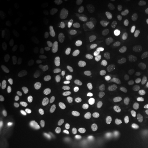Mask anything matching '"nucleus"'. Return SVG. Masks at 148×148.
Returning a JSON list of instances; mask_svg holds the SVG:
<instances>
[{"label":"nucleus","mask_w":148,"mask_h":148,"mask_svg":"<svg viewBox=\"0 0 148 148\" xmlns=\"http://www.w3.org/2000/svg\"><path fill=\"white\" fill-rule=\"evenodd\" d=\"M5 118L6 120L7 123L10 126H14L15 125L17 121V112L15 107L12 105H9L5 108L4 111Z\"/></svg>","instance_id":"6e6552de"},{"label":"nucleus","mask_w":148,"mask_h":148,"mask_svg":"<svg viewBox=\"0 0 148 148\" xmlns=\"http://www.w3.org/2000/svg\"><path fill=\"white\" fill-rule=\"evenodd\" d=\"M147 68H148V65H147Z\"/></svg>","instance_id":"f704fd0d"},{"label":"nucleus","mask_w":148,"mask_h":148,"mask_svg":"<svg viewBox=\"0 0 148 148\" xmlns=\"http://www.w3.org/2000/svg\"><path fill=\"white\" fill-rule=\"evenodd\" d=\"M79 100L83 106L90 110H96L98 107V101L95 97L87 90H82L79 95Z\"/></svg>","instance_id":"39448f33"},{"label":"nucleus","mask_w":148,"mask_h":148,"mask_svg":"<svg viewBox=\"0 0 148 148\" xmlns=\"http://www.w3.org/2000/svg\"><path fill=\"white\" fill-rule=\"evenodd\" d=\"M138 10L143 12H148V0H138L135 2Z\"/></svg>","instance_id":"c85d7f7f"},{"label":"nucleus","mask_w":148,"mask_h":148,"mask_svg":"<svg viewBox=\"0 0 148 148\" xmlns=\"http://www.w3.org/2000/svg\"><path fill=\"white\" fill-rule=\"evenodd\" d=\"M36 18L41 23H45L49 18V14L47 10L44 7H38L35 11Z\"/></svg>","instance_id":"412c9836"},{"label":"nucleus","mask_w":148,"mask_h":148,"mask_svg":"<svg viewBox=\"0 0 148 148\" xmlns=\"http://www.w3.org/2000/svg\"><path fill=\"white\" fill-rule=\"evenodd\" d=\"M30 148H42V145L38 139H33L30 142Z\"/></svg>","instance_id":"7c9ffc66"},{"label":"nucleus","mask_w":148,"mask_h":148,"mask_svg":"<svg viewBox=\"0 0 148 148\" xmlns=\"http://www.w3.org/2000/svg\"><path fill=\"white\" fill-rule=\"evenodd\" d=\"M145 108L143 103L135 105L129 122V126L133 132H138L143 129L145 124Z\"/></svg>","instance_id":"f257e3e1"},{"label":"nucleus","mask_w":148,"mask_h":148,"mask_svg":"<svg viewBox=\"0 0 148 148\" xmlns=\"http://www.w3.org/2000/svg\"><path fill=\"white\" fill-rule=\"evenodd\" d=\"M145 96H146V99H147V101L148 103V85L147 86V88H146V90H145Z\"/></svg>","instance_id":"473e14b6"},{"label":"nucleus","mask_w":148,"mask_h":148,"mask_svg":"<svg viewBox=\"0 0 148 148\" xmlns=\"http://www.w3.org/2000/svg\"><path fill=\"white\" fill-rule=\"evenodd\" d=\"M21 34L25 39L29 40L32 38V32H31L30 27L28 23L26 21L23 22L21 25Z\"/></svg>","instance_id":"b1692460"},{"label":"nucleus","mask_w":148,"mask_h":148,"mask_svg":"<svg viewBox=\"0 0 148 148\" xmlns=\"http://www.w3.org/2000/svg\"><path fill=\"white\" fill-rule=\"evenodd\" d=\"M84 128L85 132L88 134H92L97 129V120L93 116L88 117L84 122Z\"/></svg>","instance_id":"f3484780"},{"label":"nucleus","mask_w":148,"mask_h":148,"mask_svg":"<svg viewBox=\"0 0 148 148\" xmlns=\"http://www.w3.org/2000/svg\"><path fill=\"white\" fill-rule=\"evenodd\" d=\"M122 88H123V85L119 79H114L111 83L110 92L113 96L119 95L122 91Z\"/></svg>","instance_id":"4be33fe9"},{"label":"nucleus","mask_w":148,"mask_h":148,"mask_svg":"<svg viewBox=\"0 0 148 148\" xmlns=\"http://www.w3.org/2000/svg\"><path fill=\"white\" fill-rule=\"evenodd\" d=\"M51 49V45L49 43L42 44L40 47L37 49L36 53V60L37 62H41L45 60L47 55L49 53Z\"/></svg>","instance_id":"f8f14e48"},{"label":"nucleus","mask_w":148,"mask_h":148,"mask_svg":"<svg viewBox=\"0 0 148 148\" xmlns=\"http://www.w3.org/2000/svg\"><path fill=\"white\" fill-rule=\"evenodd\" d=\"M45 148H55V147H54V146H53V145H52V144L49 143V144H47Z\"/></svg>","instance_id":"72a5a7b5"},{"label":"nucleus","mask_w":148,"mask_h":148,"mask_svg":"<svg viewBox=\"0 0 148 148\" xmlns=\"http://www.w3.org/2000/svg\"><path fill=\"white\" fill-rule=\"evenodd\" d=\"M110 123L114 127H121L125 125L126 120L122 117H119V116H115V117H113L111 119Z\"/></svg>","instance_id":"cd10ccee"},{"label":"nucleus","mask_w":148,"mask_h":148,"mask_svg":"<svg viewBox=\"0 0 148 148\" xmlns=\"http://www.w3.org/2000/svg\"><path fill=\"white\" fill-rule=\"evenodd\" d=\"M0 40L3 47L9 49L15 42L16 37L10 29L2 25L0 27Z\"/></svg>","instance_id":"20e7f679"},{"label":"nucleus","mask_w":148,"mask_h":148,"mask_svg":"<svg viewBox=\"0 0 148 148\" xmlns=\"http://www.w3.org/2000/svg\"><path fill=\"white\" fill-rule=\"evenodd\" d=\"M61 116L58 111L53 110L49 116V126L52 130L59 128L61 125Z\"/></svg>","instance_id":"9b49d317"},{"label":"nucleus","mask_w":148,"mask_h":148,"mask_svg":"<svg viewBox=\"0 0 148 148\" xmlns=\"http://www.w3.org/2000/svg\"><path fill=\"white\" fill-rule=\"evenodd\" d=\"M136 148H148V142L147 141H142L138 143Z\"/></svg>","instance_id":"2f4dec72"},{"label":"nucleus","mask_w":148,"mask_h":148,"mask_svg":"<svg viewBox=\"0 0 148 148\" xmlns=\"http://www.w3.org/2000/svg\"><path fill=\"white\" fill-rule=\"evenodd\" d=\"M107 51L110 60L114 62H119L121 57V49L119 47L112 44L107 47Z\"/></svg>","instance_id":"9d476101"},{"label":"nucleus","mask_w":148,"mask_h":148,"mask_svg":"<svg viewBox=\"0 0 148 148\" xmlns=\"http://www.w3.org/2000/svg\"><path fill=\"white\" fill-rule=\"evenodd\" d=\"M14 80L13 77L11 75H6L3 82V92L6 95H10L12 91H13Z\"/></svg>","instance_id":"a211bd4d"},{"label":"nucleus","mask_w":148,"mask_h":148,"mask_svg":"<svg viewBox=\"0 0 148 148\" xmlns=\"http://www.w3.org/2000/svg\"><path fill=\"white\" fill-rule=\"evenodd\" d=\"M25 140L21 135H16L12 138L10 142V148H24Z\"/></svg>","instance_id":"5701e85b"},{"label":"nucleus","mask_w":148,"mask_h":148,"mask_svg":"<svg viewBox=\"0 0 148 148\" xmlns=\"http://www.w3.org/2000/svg\"><path fill=\"white\" fill-rule=\"evenodd\" d=\"M116 108L119 111L121 117L123 119H126L132 115V109L126 103L120 101L116 104Z\"/></svg>","instance_id":"2eb2a0df"},{"label":"nucleus","mask_w":148,"mask_h":148,"mask_svg":"<svg viewBox=\"0 0 148 148\" xmlns=\"http://www.w3.org/2000/svg\"><path fill=\"white\" fill-rule=\"evenodd\" d=\"M31 80L34 84L35 88L38 91L41 92H46L49 90V86H48L45 79L38 73H32L31 75Z\"/></svg>","instance_id":"0eeeda50"},{"label":"nucleus","mask_w":148,"mask_h":148,"mask_svg":"<svg viewBox=\"0 0 148 148\" xmlns=\"http://www.w3.org/2000/svg\"><path fill=\"white\" fill-rule=\"evenodd\" d=\"M108 31L110 36L114 37V38H120L121 36L122 32L121 29L115 24H111V25H109L108 27Z\"/></svg>","instance_id":"393cba45"},{"label":"nucleus","mask_w":148,"mask_h":148,"mask_svg":"<svg viewBox=\"0 0 148 148\" xmlns=\"http://www.w3.org/2000/svg\"><path fill=\"white\" fill-rule=\"evenodd\" d=\"M82 60V54L80 51L75 50L71 53L69 57V60L71 64H77Z\"/></svg>","instance_id":"bb28decb"},{"label":"nucleus","mask_w":148,"mask_h":148,"mask_svg":"<svg viewBox=\"0 0 148 148\" xmlns=\"http://www.w3.org/2000/svg\"><path fill=\"white\" fill-rule=\"evenodd\" d=\"M94 71L88 67H81L75 72V75L79 80L82 82H88L94 77Z\"/></svg>","instance_id":"1a4fd4ad"},{"label":"nucleus","mask_w":148,"mask_h":148,"mask_svg":"<svg viewBox=\"0 0 148 148\" xmlns=\"http://www.w3.org/2000/svg\"><path fill=\"white\" fill-rule=\"evenodd\" d=\"M123 75L125 77L123 84L125 88L132 92H136L138 88V82L132 66L130 64H125L123 66Z\"/></svg>","instance_id":"7ed1b4c3"},{"label":"nucleus","mask_w":148,"mask_h":148,"mask_svg":"<svg viewBox=\"0 0 148 148\" xmlns=\"http://www.w3.org/2000/svg\"><path fill=\"white\" fill-rule=\"evenodd\" d=\"M11 75L13 77V97L17 101H21L25 93V80L23 73L17 71H11Z\"/></svg>","instance_id":"f03ea898"},{"label":"nucleus","mask_w":148,"mask_h":148,"mask_svg":"<svg viewBox=\"0 0 148 148\" xmlns=\"http://www.w3.org/2000/svg\"><path fill=\"white\" fill-rule=\"evenodd\" d=\"M97 145L101 147H112L117 145V142L113 138L108 137H101L97 140Z\"/></svg>","instance_id":"aec40b11"},{"label":"nucleus","mask_w":148,"mask_h":148,"mask_svg":"<svg viewBox=\"0 0 148 148\" xmlns=\"http://www.w3.org/2000/svg\"><path fill=\"white\" fill-rule=\"evenodd\" d=\"M35 110V101L32 97H28L25 100L23 106V111L26 116L32 115Z\"/></svg>","instance_id":"dca6fc26"},{"label":"nucleus","mask_w":148,"mask_h":148,"mask_svg":"<svg viewBox=\"0 0 148 148\" xmlns=\"http://www.w3.org/2000/svg\"><path fill=\"white\" fill-rule=\"evenodd\" d=\"M14 62L18 66H27L29 64V59L25 51H19L15 53L14 56Z\"/></svg>","instance_id":"4468645a"},{"label":"nucleus","mask_w":148,"mask_h":148,"mask_svg":"<svg viewBox=\"0 0 148 148\" xmlns=\"http://www.w3.org/2000/svg\"><path fill=\"white\" fill-rule=\"evenodd\" d=\"M45 119V115H44L43 112H38L33 116L30 121V126L33 129L38 128L40 125H42V122Z\"/></svg>","instance_id":"6ab92c4d"},{"label":"nucleus","mask_w":148,"mask_h":148,"mask_svg":"<svg viewBox=\"0 0 148 148\" xmlns=\"http://www.w3.org/2000/svg\"><path fill=\"white\" fill-rule=\"evenodd\" d=\"M56 73L57 75L61 77H66L69 75V71H68L67 68L62 64H60L57 66L56 69Z\"/></svg>","instance_id":"c756f323"},{"label":"nucleus","mask_w":148,"mask_h":148,"mask_svg":"<svg viewBox=\"0 0 148 148\" xmlns=\"http://www.w3.org/2000/svg\"><path fill=\"white\" fill-rule=\"evenodd\" d=\"M145 24L141 21L133 20L127 24L125 28V35L128 38H134L143 31Z\"/></svg>","instance_id":"423d86ee"},{"label":"nucleus","mask_w":148,"mask_h":148,"mask_svg":"<svg viewBox=\"0 0 148 148\" xmlns=\"http://www.w3.org/2000/svg\"><path fill=\"white\" fill-rule=\"evenodd\" d=\"M99 132L102 135H104V136H106V135L110 134V126L108 120L103 119L101 121L100 125H99Z\"/></svg>","instance_id":"a878e982"},{"label":"nucleus","mask_w":148,"mask_h":148,"mask_svg":"<svg viewBox=\"0 0 148 148\" xmlns=\"http://www.w3.org/2000/svg\"><path fill=\"white\" fill-rule=\"evenodd\" d=\"M120 14H121V8L119 6H112L105 9L102 13V16L105 19L111 20L119 16Z\"/></svg>","instance_id":"ddd939ff"}]
</instances>
